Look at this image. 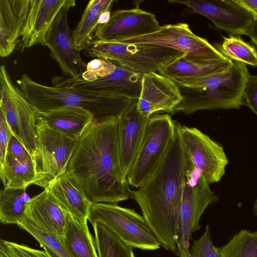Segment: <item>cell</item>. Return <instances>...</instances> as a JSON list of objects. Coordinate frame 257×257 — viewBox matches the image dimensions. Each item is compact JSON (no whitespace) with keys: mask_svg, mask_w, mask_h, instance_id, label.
<instances>
[{"mask_svg":"<svg viewBox=\"0 0 257 257\" xmlns=\"http://www.w3.org/2000/svg\"><path fill=\"white\" fill-rule=\"evenodd\" d=\"M118 118L94 121L79 138L67 172L93 203L130 199L117 146Z\"/></svg>","mask_w":257,"mask_h":257,"instance_id":"obj_1","label":"cell"},{"mask_svg":"<svg viewBox=\"0 0 257 257\" xmlns=\"http://www.w3.org/2000/svg\"><path fill=\"white\" fill-rule=\"evenodd\" d=\"M176 134L167 151L149 179L140 188L129 189L148 226L165 249L175 251L179 226L184 153L176 121Z\"/></svg>","mask_w":257,"mask_h":257,"instance_id":"obj_2","label":"cell"},{"mask_svg":"<svg viewBox=\"0 0 257 257\" xmlns=\"http://www.w3.org/2000/svg\"><path fill=\"white\" fill-rule=\"evenodd\" d=\"M250 74L245 64L233 61L227 71L204 77L171 79L179 86L181 102L173 114L186 115L201 110L239 109L244 105L245 86Z\"/></svg>","mask_w":257,"mask_h":257,"instance_id":"obj_3","label":"cell"},{"mask_svg":"<svg viewBox=\"0 0 257 257\" xmlns=\"http://www.w3.org/2000/svg\"><path fill=\"white\" fill-rule=\"evenodd\" d=\"M19 91L36 111L64 106L83 107L102 122L120 117L137 99L98 92L57 88L38 83L24 74L16 81Z\"/></svg>","mask_w":257,"mask_h":257,"instance_id":"obj_4","label":"cell"},{"mask_svg":"<svg viewBox=\"0 0 257 257\" xmlns=\"http://www.w3.org/2000/svg\"><path fill=\"white\" fill-rule=\"evenodd\" d=\"M86 57L103 58L143 74L159 72L166 66L185 56L179 50L148 44H125L93 40L84 50Z\"/></svg>","mask_w":257,"mask_h":257,"instance_id":"obj_5","label":"cell"},{"mask_svg":"<svg viewBox=\"0 0 257 257\" xmlns=\"http://www.w3.org/2000/svg\"><path fill=\"white\" fill-rule=\"evenodd\" d=\"M202 173L184 153V174L179 226L175 253L179 257H191L190 240L201 228L200 220L206 208L217 201Z\"/></svg>","mask_w":257,"mask_h":257,"instance_id":"obj_6","label":"cell"},{"mask_svg":"<svg viewBox=\"0 0 257 257\" xmlns=\"http://www.w3.org/2000/svg\"><path fill=\"white\" fill-rule=\"evenodd\" d=\"M0 110L4 113L14 136L28 151L43 176L38 144L36 111L12 82L4 65L0 67Z\"/></svg>","mask_w":257,"mask_h":257,"instance_id":"obj_7","label":"cell"},{"mask_svg":"<svg viewBox=\"0 0 257 257\" xmlns=\"http://www.w3.org/2000/svg\"><path fill=\"white\" fill-rule=\"evenodd\" d=\"M176 129V121L168 113L149 118L141 148L126 177L128 185L138 189L149 179L165 155Z\"/></svg>","mask_w":257,"mask_h":257,"instance_id":"obj_8","label":"cell"},{"mask_svg":"<svg viewBox=\"0 0 257 257\" xmlns=\"http://www.w3.org/2000/svg\"><path fill=\"white\" fill-rule=\"evenodd\" d=\"M88 220L102 224L133 247L154 250L161 246L143 215L134 209L117 204L93 203Z\"/></svg>","mask_w":257,"mask_h":257,"instance_id":"obj_9","label":"cell"},{"mask_svg":"<svg viewBox=\"0 0 257 257\" xmlns=\"http://www.w3.org/2000/svg\"><path fill=\"white\" fill-rule=\"evenodd\" d=\"M118 42L148 44L167 47L185 54L189 61L205 64L227 58L206 39L195 35L186 23L161 26L152 33L129 38Z\"/></svg>","mask_w":257,"mask_h":257,"instance_id":"obj_10","label":"cell"},{"mask_svg":"<svg viewBox=\"0 0 257 257\" xmlns=\"http://www.w3.org/2000/svg\"><path fill=\"white\" fill-rule=\"evenodd\" d=\"M179 136L185 154L210 184L221 180L228 160L223 148L195 127L178 122Z\"/></svg>","mask_w":257,"mask_h":257,"instance_id":"obj_11","label":"cell"},{"mask_svg":"<svg viewBox=\"0 0 257 257\" xmlns=\"http://www.w3.org/2000/svg\"><path fill=\"white\" fill-rule=\"evenodd\" d=\"M74 0L61 10L47 36L45 46L51 57L58 64L63 76L77 78L86 70V64L75 45L73 31L68 20V11L75 6Z\"/></svg>","mask_w":257,"mask_h":257,"instance_id":"obj_12","label":"cell"},{"mask_svg":"<svg viewBox=\"0 0 257 257\" xmlns=\"http://www.w3.org/2000/svg\"><path fill=\"white\" fill-rule=\"evenodd\" d=\"M37 119L42 172L49 183L67 172L79 138L52 128L43 121Z\"/></svg>","mask_w":257,"mask_h":257,"instance_id":"obj_13","label":"cell"},{"mask_svg":"<svg viewBox=\"0 0 257 257\" xmlns=\"http://www.w3.org/2000/svg\"><path fill=\"white\" fill-rule=\"evenodd\" d=\"M115 64L116 68L111 73L91 81L55 75L52 78L53 86L98 92L138 100L143 74Z\"/></svg>","mask_w":257,"mask_h":257,"instance_id":"obj_14","label":"cell"},{"mask_svg":"<svg viewBox=\"0 0 257 257\" xmlns=\"http://www.w3.org/2000/svg\"><path fill=\"white\" fill-rule=\"evenodd\" d=\"M168 2L187 6L230 35H247L254 21L253 16L233 0H170Z\"/></svg>","mask_w":257,"mask_h":257,"instance_id":"obj_15","label":"cell"},{"mask_svg":"<svg viewBox=\"0 0 257 257\" xmlns=\"http://www.w3.org/2000/svg\"><path fill=\"white\" fill-rule=\"evenodd\" d=\"M161 26L155 16L138 8L112 12L108 22L99 26L94 40L118 42L125 39L149 34Z\"/></svg>","mask_w":257,"mask_h":257,"instance_id":"obj_16","label":"cell"},{"mask_svg":"<svg viewBox=\"0 0 257 257\" xmlns=\"http://www.w3.org/2000/svg\"><path fill=\"white\" fill-rule=\"evenodd\" d=\"M182 98L179 86L173 80L159 73L151 72L143 75L137 108L143 116L147 118L159 111L173 114Z\"/></svg>","mask_w":257,"mask_h":257,"instance_id":"obj_17","label":"cell"},{"mask_svg":"<svg viewBox=\"0 0 257 257\" xmlns=\"http://www.w3.org/2000/svg\"><path fill=\"white\" fill-rule=\"evenodd\" d=\"M138 100L118 118L117 146L124 176L127 177L141 148L149 118L137 108Z\"/></svg>","mask_w":257,"mask_h":257,"instance_id":"obj_18","label":"cell"},{"mask_svg":"<svg viewBox=\"0 0 257 257\" xmlns=\"http://www.w3.org/2000/svg\"><path fill=\"white\" fill-rule=\"evenodd\" d=\"M73 0H31L30 10L22 32L21 49L35 45L45 46L49 32L63 8Z\"/></svg>","mask_w":257,"mask_h":257,"instance_id":"obj_19","label":"cell"},{"mask_svg":"<svg viewBox=\"0 0 257 257\" xmlns=\"http://www.w3.org/2000/svg\"><path fill=\"white\" fill-rule=\"evenodd\" d=\"M26 215L27 220L37 228L62 239L67 213L46 189L30 199Z\"/></svg>","mask_w":257,"mask_h":257,"instance_id":"obj_20","label":"cell"},{"mask_svg":"<svg viewBox=\"0 0 257 257\" xmlns=\"http://www.w3.org/2000/svg\"><path fill=\"white\" fill-rule=\"evenodd\" d=\"M45 189L65 212L81 222H87L93 203L67 172L50 181Z\"/></svg>","mask_w":257,"mask_h":257,"instance_id":"obj_21","label":"cell"},{"mask_svg":"<svg viewBox=\"0 0 257 257\" xmlns=\"http://www.w3.org/2000/svg\"><path fill=\"white\" fill-rule=\"evenodd\" d=\"M31 0H0V56L16 48L28 15Z\"/></svg>","mask_w":257,"mask_h":257,"instance_id":"obj_22","label":"cell"},{"mask_svg":"<svg viewBox=\"0 0 257 257\" xmlns=\"http://www.w3.org/2000/svg\"><path fill=\"white\" fill-rule=\"evenodd\" d=\"M36 111L37 119L67 135L79 138L95 121L89 110L79 106H64L45 111Z\"/></svg>","mask_w":257,"mask_h":257,"instance_id":"obj_23","label":"cell"},{"mask_svg":"<svg viewBox=\"0 0 257 257\" xmlns=\"http://www.w3.org/2000/svg\"><path fill=\"white\" fill-rule=\"evenodd\" d=\"M1 179L6 189H26L31 185L44 189L48 182L36 168L32 158L24 161L7 153L4 165L0 167Z\"/></svg>","mask_w":257,"mask_h":257,"instance_id":"obj_24","label":"cell"},{"mask_svg":"<svg viewBox=\"0 0 257 257\" xmlns=\"http://www.w3.org/2000/svg\"><path fill=\"white\" fill-rule=\"evenodd\" d=\"M62 240L72 257H98L87 222H81L68 213Z\"/></svg>","mask_w":257,"mask_h":257,"instance_id":"obj_25","label":"cell"},{"mask_svg":"<svg viewBox=\"0 0 257 257\" xmlns=\"http://www.w3.org/2000/svg\"><path fill=\"white\" fill-rule=\"evenodd\" d=\"M113 0L90 1L82 15L81 18L73 31L75 45L78 50H84L93 40V34L98 27L100 15L110 11Z\"/></svg>","mask_w":257,"mask_h":257,"instance_id":"obj_26","label":"cell"},{"mask_svg":"<svg viewBox=\"0 0 257 257\" xmlns=\"http://www.w3.org/2000/svg\"><path fill=\"white\" fill-rule=\"evenodd\" d=\"M233 61L229 58L213 62L199 64L188 61L182 57L162 69L159 73L171 79L196 78L228 70Z\"/></svg>","mask_w":257,"mask_h":257,"instance_id":"obj_27","label":"cell"},{"mask_svg":"<svg viewBox=\"0 0 257 257\" xmlns=\"http://www.w3.org/2000/svg\"><path fill=\"white\" fill-rule=\"evenodd\" d=\"M26 189H2L0 191V222L4 224H22L30 199Z\"/></svg>","mask_w":257,"mask_h":257,"instance_id":"obj_28","label":"cell"},{"mask_svg":"<svg viewBox=\"0 0 257 257\" xmlns=\"http://www.w3.org/2000/svg\"><path fill=\"white\" fill-rule=\"evenodd\" d=\"M98 257H135L133 247L123 242L115 233L101 223H91Z\"/></svg>","mask_w":257,"mask_h":257,"instance_id":"obj_29","label":"cell"},{"mask_svg":"<svg viewBox=\"0 0 257 257\" xmlns=\"http://www.w3.org/2000/svg\"><path fill=\"white\" fill-rule=\"evenodd\" d=\"M223 38L220 44L214 46L223 55L245 65L257 67V50L254 46L244 41L238 35L223 36Z\"/></svg>","mask_w":257,"mask_h":257,"instance_id":"obj_30","label":"cell"},{"mask_svg":"<svg viewBox=\"0 0 257 257\" xmlns=\"http://www.w3.org/2000/svg\"><path fill=\"white\" fill-rule=\"evenodd\" d=\"M220 249L221 257H257V230L242 229Z\"/></svg>","mask_w":257,"mask_h":257,"instance_id":"obj_31","label":"cell"},{"mask_svg":"<svg viewBox=\"0 0 257 257\" xmlns=\"http://www.w3.org/2000/svg\"><path fill=\"white\" fill-rule=\"evenodd\" d=\"M18 226L30 234L52 257H72L59 237L37 228L27 220Z\"/></svg>","mask_w":257,"mask_h":257,"instance_id":"obj_32","label":"cell"},{"mask_svg":"<svg viewBox=\"0 0 257 257\" xmlns=\"http://www.w3.org/2000/svg\"><path fill=\"white\" fill-rule=\"evenodd\" d=\"M0 257H52L46 250L31 248L16 242L1 239Z\"/></svg>","mask_w":257,"mask_h":257,"instance_id":"obj_33","label":"cell"},{"mask_svg":"<svg viewBox=\"0 0 257 257\" xmlns=\"http://www.w3.org/2000/svg\"><path fill=\"white\" fill-rule=\"evenodd\" d=\"M191 257H221L220 247L214 244L209 225L198 239L194 240L190 248Z\"/></svg>","mask_w":257,"mask_h":257,"instance_id":"obj_34","label":"cell"},{"mask_svg":"<svg viewBox=\"0 0 257 257\" xmlns=\"http://www.w3.org/2000/svg\"><path fill=\"white\" fill-rule=\"evenodd\" d=\"M115 68V63L105 58H97L86 64V70L78 78L91 81L110 74Z\"/></svg>","mask_w":257,"mask_h":257,"instance_id":"obj_35","label":"cell"},{"mask_svg":"<svg viewBox=\"0 0 257 257\" xmlns=\"http://www.w3.org/2000/svg\"><path fill=\"white\" fill-rule=\"evenodd\" d=\"M13 136V133L4 113L0 110V167H2L5 163L9 143Z\"/></svg>","mask_w":257,"mask_h":257,"instance_id":"obj_36","label":"cell"},{"mask_svg":"<svg viewBox=\"0 0 257 257\" xmlns=\"http://www.w3.org/2000/svg\"><path fill=\"white\" fill-rule=\"evenodd\" d=\"M244 105L257 116V75H249L247 80L243 96Z\"/></svg>","mask_w":257,"mask_h":257,"instance_id":"obj_37","label":"cell"},{"mask_svg":"<svg viewBox=\"0 0 257 257\" xmlns=\"http://www.w3.org/2000/svg\"><path fill=\"white\" fill-rule=\"evenodd\" d=\"M8 152L20 161H24L32 158L25 147L14 136H12L9 142Z\"/></svg>","mask_w":257,"mask_h":257,"instance_id":"obj_38","label":"cell"},{"mask_svg":"<svg viewBox=\"0 0 257 257\" xmlns=\"http://www.w3.org/2000/svg\"><path fill=\"white\" fill-rule=\"evenodd\" d=\"M233 1L248 11L257 19V0H233Z\"/></svg>","mask_w":257,"mask_h":257,"instance_id":"obj_39","label":"cell"},{"mask_svg":"<svg viewBox=\"0 0 257 257\" xmlns=\"http://www.w3.org/2000/svg\"><path fill=\"white\" fill-rule=\"evenodd\" d=\"M257 47V19L254 20L253 24L247 35Z\"/></svg>","mask_w":257,"mask_h":257,"instance_id":"obj_40","label":"cell"},{"mask_svg":"<svg viewBox=\"0 0 257 257\" xmlns=\"http://www.w3.org/2000/svg\"><path fill=\"white\" fill-rule=\"evenodd\" d=\"M111 16L110 11H106L103 13L100 16L98 25L99 26L107 23L110 19Z\"/></svg>","mask_w":257,"mask_h":257,"instance_id":"obj_41","label":"cell"},{"mask_svg":"<svg viewBox=\"0 0 257 257\" xmlns=\"http://www.w3.org/2000/svg\"><path fill=\"white\" fill-rule=\"evenodd\" d=\"M252 210L254 214L257 216V197L253 202Z\"/></svg>","mask_w":257,"mask_h":257,"instance_id":"obj_42","label":"cell"}]
</instances>
